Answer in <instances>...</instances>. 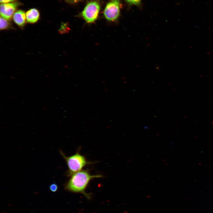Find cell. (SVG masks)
Returning <instances> with one entry per match:
<instances>
[{
	"instance_id": "1",
	"label": "cell",
	"mask_w": 213,
	"mask_h": 213,
	"mask_svg": "<svg viewBox=\"0 0 213 213\" xmlns=\"http://www.w3.org/2000/svg\"><path fill=\"white\" fill-rule=\"evenodd\" d=\"M70 176L65 185V189L71 192L82 193L88 198L89 196L85 190L90 181L93 178L103 177L101 175H92L88 170H82Z\"/></svg>"
},
{
	"instance_id": "2",
	"label": "cell",
	"mask_w": 213,
	"mask_h": 213,
	"mask_svg": "<svg viewBox=\"0 0 213 213\" xmlns=\"http://www.w3.org/2000/svg\"><path fill=\"white\" fill-rule=\"evenodd\" d=\"M60 153L67 165L68 170L67 173L68 176L82 170L86 165L92 163L88 161L85 157L81 154L79 151L69 156H66L61 150Z\"/></svg>"
},
{
	"instance_id": "3",
	"label": "cell",
	"mask_w": 213,
	"mask_h": 213,
	"mask_svg": "<svg viewBox=\"0 0 213 213\" xmlns=\"http://www.w3.org/2000/svg\"><path fill=\"white\" fill-rule=\"evenodd\" d=\"M100 9L99 4L95 1L88 3L82 12V15L88 23H91L96 19Z\"/></svg>"
},
{
	"instance_id": "4",
	"label": "cell",
	"mask_w": 213,
	"mask_h": 213,
	"mask_svg": "<svg viewBox=\"0 0 213 213\" xmlns=\"http://www.w3.org/2000/svg\"><path fill=\"white\" fill-rule=\"evenodd\" d=\"M120 3L119 0H112L106 5L104 14L109 21H114L118 17L120 13Z\"/></svg>"
},
{
	"instance_id": "5",
	"label": "cell",
	"mask_w": 213,
	"mask_h": 213,
	"mask_svg": "<svg viewBox=\"0 0 213 213\" xmlns=\"http://www.w3.org/2000/svg\"><path fill=\"white\" fill-rule=\"evenodd\" d=\"M20 4L18 2L2 3L1 4L0 7L1 17L7 20H10L13 15L16 8Z\"/></svg>"
},
{
	"instance_id": "6",
	"label": "cell",
	"mask_w": 213,
	"mask_h": 213,
	"mask_svg": "<svg viewBox=\"0 0 213 213\" xmlns=\"http://www.w3.org/2000/svg\"><path fill=\"white\" fill-rule=\"evenodd\" d=\"M26 15L25 12L20 10L15 12L13 15V20L15 23L20 27L23 28L25 23Z\"/></svg>"
},
{
	"instance_id": "7",
	"label": "cell",
	"mask_w": 213,
	"mask_h": 213,
	"mask_svg": "<svg viewBox=\"0 0 213 213\" xmlns=\"http://www.w3.org/2000/svg\"><path fill=\"white\" fill-rule=\"evenodd\" d=\"M26 20L28 22L30 23H34L39 19L40 14L37 9L32 8L26 12Z\"/></svg>"
},
{
	"instance_id": "8",
	"label": "cell",
	"mask_w": 213,
	"mask_h": 213,
	"mask_svg": "<svg viewBox=\"0 0 213 213\" xmlns=\"http://www.w3.org/2000/svg\"><path fill=\"white\" fill-rule=\"evenodd\" d=\"M0 27L1 30H4L9 29L11 27L10 23L7 21V20L4 18L1 17H0Z\"/></svg>"
},
{
	"instance_id": "9",
	"label": "cell",
	"mask_w": 213,
	"mask_h": 213,
	"mask_svg": "<svg viewBox=\"0 0 213 213\" xmlns=\"http://www.w3.org/2000/svg\"><path fill=\"white\" fill-rule=\"evenodd\" d=\"M125 1L130 4L137 5L139 4L141 0H125Z\"/></svg>"
},
{
	"instance_id": "10",
	"label": "cell",
	"mask_w": 213,
	"mask_h": 213,
	"mask_svg": "<svg viewBox=\"0 0 213 213\" xmlns=\"http://www.w3.org/2000/svg\"><path fill=\"white\" fill-rule=\"evenodd\" d=\"M49 188L51 191L55 192L58 189V186L56 183H53L50 185Z\"/></svg>"
},
{
	"instance_id": "11",
	"label": "cell",
	"mask_w": 213,
	"mask_h": 213,
	"mask_svg": "<svg viewBox=\"0 0 213 213\" xmlns=\"http://www.w3.org/2000/svg\"><path fill=\"white\" fill-rule=\"evenodd\" d=\"M15 0H0V1L1 3H6L12 2Z\"/></svg>"
},
{
	"instance_id": "12",
	"label": "cell",
	"mask_w": 213,
	"mask_h": 213,
	"mask_svg": "<svg viewBox=\"0 0 213 213\" xmlns=\"http://www.w3.org/2000/svg\"></svg>"
}]
</instances>
